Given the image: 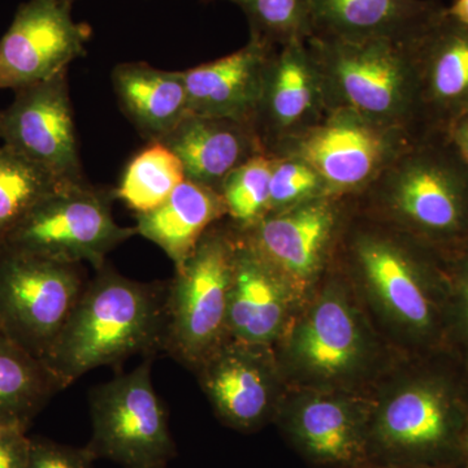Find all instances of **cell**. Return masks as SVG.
<instances>
[{
	"instance_id": "1",
	"label": "cell",
	"mask_w": 468,
	"mask_h": 468,
	"mask_svg": "<svg viewBox=\"0 0 468 468\" xmlns=\"http://www.w3.org/2000/svg\"><path fill=\"white\" fill-rule=\"evenodd\" d=\"M332 266L347 280L371 322L399 356L448 351L452 288L441 252L362 214L350 197Z\"/></svg>"
},
{
	"instance_id": "2",
	"label": "cell",
	"mask_w": 468,
	"mask_h": 468,
	"mask_svg": "<svg viewBox=\"0 0 468 468\" xmlns=\"http://www.w3.org/2000/svg\"><path fill=\"white\" fill-rule=\"evenodd\" d=\"M367 396L369 467L466 468L468 371L451 353L403 356Z\"/></svg>"
},
{
	"instance_id": "3",
	"label": "cell",
	"mask_w": 468,
	"mask_h": 468,
	"mask_svg": "<svg viewBox=\"0 0 468 468\" xmlns=\"http://www.w3.org/2000/svg\"><path fill=\"white\" fill-rule=\"evenodd\" d=\"M273 349L289 388L335 392H368L403 358L332 264Z\"/></svg>"
},
{
	"instance_id": "4",
	"label": "cell",
	"mask_w": 468,
	"mask_h": 468,
	"mask_svg": "<svg viewBox=\"0 0 468 468\" xmlns=\"http://www.w3.org/2000/svg\"><path fill=\"white\" fill-rule=\"evenodd\" d=\"M350 197L362 214L443 255L468 246V163L443 132L419 137Z\"/></svg>"
},
{
	"instance_id": "5",
	"label": "cell",
	"mask_w": 468,
	"mask_h": 468,
	"mask_svg": "<svg viewBox=\"0 0 468 468\" xmlns=\"http://www.w3.org/2000/svg\"><path fill=\"white\" fill-rule=\"evenodd\" d=\"M165 292L104 264L86 284L43 363L66 389L91 369L162 350Z\"/></svg>"
},
{
	"instance_id": "6",
	"label": "cell",
	"mask_w": 468,
	"mask_h": 468,
	"mask_svg": "<svg viewBox=\"0 0 468 468\" xmlns=\"http://www.w3.org/2000/svg\"><path fill=\"white\" fill-rule=\"evenodd\" d=\"M414 39L345 42L310 37L306 42L322 75L326 111L347 110L377 124L427 134Z\"/></svg>"
},
{
	"instance_id": "7",
	"label": "cell",
	"mask_w": 468,
	"mask_h": 468,
	"mask_svg": "<svg viewBox=\"0 0 468 468\" xmlns=\"http://www.w3.org/2000/svg\"><path fill=\"white\" fill-rule=\"evenodd\" d=\"M239 232L229 218L214 224L175 270L165 303L162 350L196 371L228 335V306Z\"/></svg>"
},
{
	"instance_id": "8",
	"label": "cell",
	"mask_w": 468,
	"mask_h": 468,
	"mask_svg": "<svg viewBox=\"0 0 468 468\" xmlns=\"http://www.w3.org/2000/svg\"><path fill=\"white\" fill-rule=\"evenodd\" d=\"M91 439L97 460L124 468H167L176 443L167 410L151 381V360L95 388L90 396Z\"/></svg>"
},
{
	"instance_id": "9",
	"label": "cell",
	"mask_w": 468,
	"mask_h": 468,
	"mask_svg": "<svg viewBox=\"0 0 468 468\" xmlns=\"http://www.w3.org/2000/svg\"><path fill=\"white\" fill-rule=\"evenodd\" d=\"M110 201V194L86 181L58 186L24 218L2 248L64 263L88 261L100 270L113 249L137 234L135 228L116 223Z\"/></svg>"
},
{
	"instance_id": "10",
	"label": "cell",
	"mask_w": 468,
	"mask_h": 468,
	"mask_svg": "<svg viewBox=\"0 0 468 468\" xmlns=\"http://www.w3.org/2000/svg\"><path fill=\"white\" fill-rule=\"evenodd\" d=\"M86 284L80 264L0 249V334L43 362Z\"/></svg>"
},
{
	"instance_id": "11",
	"label": "cell",
	"mask_w": 468,
	"mask_h": 468,
	"mask_svg": "<svg viewBox=\"0 0 468 468\" xmlns=\"http://www.w3.org/2000/svg\"><path fill=\"white\" fill-rule=\"evenodd\" d=\"M419 137L351 111L332 110L313 128L277 144L270 156L304 160L322 176L329 194L356 196Z\"/></svg>"
},
{
	"instance_id": "12",
	"label": "cell",
	"mask_w": 468,
	"mask_h": 468,
	"mask_svg": "<svg viewBox=\"0 0 468 468\" xmlns=\"http://www.w3.org/2000/svg\"><path fill=\"white\" fill-rule=\"evenodd\" d=\"M349 211L350 196L328 194L270 212L255 226L237 230L302 303L328 272Z\"/></svg>"
},
{
	"instance_id": "13",
	"label": "cell",
	"mask_w": 468,
	"mask_h": 468,
	"mask_svg": "<svg viewBox=\"0 0 468 468\" xmlns=\"http://www.w3.org/2000/svg\"><path fill=\"white\" fill-rule=\"evenodd\" d=\"M367 392L289 388L275 423L289 446L316 468H368Z\"/></svg>"
},
{
	"instance_id": "14",
	"label": "cell",
	"mask_w": 468,
	"mask_h": 468,
	"mask_svg": "<svg viewBox=\"0 0 468 468\" xmlns=\"http://www.w3.org/2000/svg\"><path fill=\"white\" fill-rule=\"evenodd\" d=\"M218 420L242 433L275 423L289 387L272 346L228 338L194 371Z\"/></svg>"
},
{
	"instance_id": "15",
	"label": "cell",
	"mask_w": 468,
	"mask_h": 468,
	"mask_svg": "<svg viewBox=\"0 0 468 468\" xmlns=\"http://www.w3.org/2000/svg\"><path fill=\"white\" fill-rule=\"evenodd\" d=\"M67 70L18 89L0 111V144L48 172L60 184L85 183Z\"/></svg>"
},
{
	"instance_id": "16",
	"label": "cell",
	"mask_w": 468,
	"mask_h": 468,
	"mask_svg": "<svg viewBox=\"0 0 468 468\" xmlns=\"http://www.w3.org/2000/svg\"><path fill=\"white\" fill-rule=\"evenodd\" d=\"M70 7L61 0H29L20 5L0 38V90L46 81L84 57L91 29L73 20Z\"/></svg>"
},
{
	"instance_id": "17",
	"label": "cell",
	"mask_w": 468,
	"mask_h": 468,
	"mask_svg": "<svg viewBox=\"0 0 468 468\" xmlns=\"http://www.w3.org/2000/svg\"><path fill=\"white\" fill-rule=\"evenodd\" d=\"M326 112L322 75L307 42L275 48L252 120L267 155L277 144L318 124Z\"/></svg>"
},
{
	"instance_id": "18",
	"label": "cell",
	"mask_w": 468,
	"mask_h": 468,
	"mask_svg": "<svg viewBox=\"0 0 468 468\" xmlns=\"http://www.w3.org/2000/svg\"><path fill=\"white\" fill-rule=\"evenodd\" d=\"M428 133L468 113V27L446 7L412 41Z\"/></svg>"
},
{
	"instance_id": "19",
	"label": "cell",
	"mask_w": 468,
	"mask_h": 468,
	"mask_svg": "<svg viewBox=\"0 0 468 468\" xmlns=\"http://www.w3.org/2000/svg\"><path fill=\"white\" fill-rule=\"evenodd\" d=\"M300 306L291 286L239 233L228 306L230 340L273 347Z\"/></svg>"
},
{
	"instance_id": "20",
	"label": "cell",
	"mask_w": 468,
	"mask_h": 468,
	"mask_svg": "<svg viewBox=\"0 0 468 468\" xmlns=\"http://www.w3.org/2000/svg\"><path fill=\"white\" fill-rule=\"evenodd\" d=\"M276 46L250 36L233 54L183 70L189 115L251 122Z\"/></svg>"
},
{
	"instance_id": "21",
	"label": "cell",
	"mask_w": 468,
	"mask_h": 468,
	"mask_svg": "<svg viewBox=\"0 0 468 468\" xmlns=\"http://www.w3.org/2000/svg\"><path fill=\"white\" fill-rule=\"evenodd\" d=\"M443 8L437 0H310L311 37L411 41Z\"/></svg>"
},
{
	"instance_id": "22",
	"label": "cell",
	"mask_w": 468,
	"mask_h": 468,
	"mask_svg": "<svg viewBox=\"0 0 468 468\" xmlns=\"http://www.w3.org/2000/svg\"><path fill=\"white\" fill-rule=\"evenodd\" d=\"M162 144L180 159L187 180L218 193L230 172L266 154L251 122L221 117L187 115Z\"/></svg>"
},
{
	"instance_id": "23",
	"label": "cell",
	"mask_w": 468,
	"mask_h": 468,
	"mask_svg": "<svg viewBox=\"0 0 468 468\" xmlns=\"http://www.w3.org/2000/svg\"><path fill=\"white\" fill-rule=\"evenodd\" d=\"M112 86L122 112L149 143H162L189 115L183 70L122 63L113 68Z\"/></svg>"
},
{
	"instance_id": "24",
	"label": "cell",
	"mask_w": 468,
	"mask_h": 468,
	"mask_svg": "<svg viewBox=\"0 0 468 468\" xmlns=\"http://www.w3.org/2000/svg\"><path fill=\"white\" fill-rule=\"evenodd\" d=\"M135 217L137 234L158 245L177 270L203 234L227 218V209L218 190L185 178L167 201Z\"/></svg>"
},
{
	"instance_id": "25",
	"label": "cell",
	"mask_w": 468,
	"mask_h": 468,
	"mask_svg": "<svg viewBox=\"0 0 468 468\" xmlns=\"http://www.w3.org/2000/svg\"><path fill=\"white\" fill-rule=\"evenodd\" d=\"M60 390L58 378L41 359L0 334V424L27 432Z\"/></svg>"
},
{
	"instance_id": "26",
	"label": "cell",
	"mask_w": 468,
	"mask_h": 468,
	"mask_svg": "<svg viewBox=\"0 0 468 468\" xmlns=\"http://www.w3.org/2000/svg\"><path fill=\"white\" fill-rule=\"evenodd\" d=\"M185 178L183 165L172 150L150 143L126 165L115 196L135 215L144 214L167 201Z\"/></svg>"
},
{
	"instance_id": "27",
	"label": "cell",
	"mask_w": 468,
	"mask_h": 468,
	"mask_svg": "<svg viewBox=\"0 0 468 468\" xmlns=\"http://www.w3.org/2000/svg\"><path fill=\"white\" fill-rule=\"evenodd\" d=\"M63 185L68 184L0 144V248L34 207Z\"/></svg>"
},
{
	"instance_id": "28",
	"label": "cell",
	"mask_w": 468,
	"mask_h": 468,
	"mask_svg": "<svg viewBox=\"0 0 468 468\" xmlns=\"http://www.w3.org/2000/svg\"><path fill=\"white\" fill-rule=\"evenodd\" d=\"M272 156H254L227 176L220 187L227 218L239 230L260 223L271 212Z\"/></svg>"
},
{
	"instance_id": "29",
	"label": "cell",
	"mask_w": 468,
	"mask_h": 468,
	"mask_svg": "<svg viewBox=\"0 0 468 468\" xmlns=\"http://www.w3.org/2000/svg\"><path fill=\"white\" fill-rule=\"evenodd\" d=\"M250 24V36L272 46L307 41L311 37L310 0H228Z\"/></svg>"
},
{
	"instance_id": "30",
	"label": "cell",
	"mask_w": 468,
	"mask_h": 468,
	"mask_svg": "<svg viewBox=\"0 0 468 468\" xmlns=\"http://www.w3.org/2000/svg\"><path fill=\"white\" fill-rule=\"evenodd\" d=\"M328 194L325 181L309 163L295 156H272L271 212Z\"/></svg>"
},
{
	"instance_id": "31",
	"label": "cell",
	"mask_w": 468,
	"mask_h": 468,
	"mask_svg": "<svg viewBox=\"0 0 468 468\" xmlns=\"http://www.w3.org/2000/svg\"><path fill=\"white\" fill-rule=\"evenodd\" d=\"M445 260L452 288L446 349L468 371V246Z\"/></svg>"
},
{
	"instance_id": "32",
	"label": "cell",
	"mask_w": 468,
	"mask_h": 468,
	"mask_svg": "<svg viewBox=\"0 0 468 468\" xmlns=\"http://www.w3.org/2000/svg\"><path fill=\"white\" fill-rule=\"evenodd\" d=\"M95 458L85 448L61 445L42 437H30L27 468H94Z\"/></svg>"
},
{
	"instance_id": "33",
	"label": "cell",
	"mask_w": 468,
	"mask_h": 468,
	"mask_svg": "<svg viewBox=\"0 0 468 468\" xmlns=\"http://www.w3.org/2000/svg\"><path fill=\"white\" fill-rule=\"evenodd\" d=\"M30 437L23 431L0 436V468H27Z\"/></svg>"
},
{
	"instance_id": "34",
	"label": "cell",
	"mask_w": 468,
	"mask_h": 468,
	"mask_svg": "<svg viewBox=\"0 0 468 468\" xmlns=\"http://www.w3.org/2000/svg\"><path fill=\"white\" fill-rule=\"evenodd\" d=\"M445 133L468 163V113L455 120Z\"/></svg>"
},
{
	"instance_id": "35",
	"label": "cell",
	"mask_w": 468,
	"mask_h": 468,
	"mask_svg": "<svg viewBox=\"0 0 468 468\" xmlns=\"http://www.w3.org/2000/svg\"><path fill=\"white\" fill-rule=\"evenodd\" d=\"M446 14L468 27V0H454L451 7H446Z\"/></svg>"
},
{
	"instance_id": "36",
	"label": "cell",
	"mask_w": 468,
	"mask_h": 468,
	"mask_svg": "<svg viewBox=\"0 0 468 468\" xmlns=\"http://www.w3.org/2000/svg\"><path fill=\"white\" fill-rule=\"evenodd\" d=\"M14 431H21V430H16V428H11V427L3 426V424H0V436L5 435V433L14 432ZM23 432H26V431H23Z\"/></svg>"
},
{
	"instance_id": "37",
	"label": "cell",
	"mask_w": 468,
	"mask_h": 468,
	"mask_svg": "<svg viewBox=\"0 0 468 468\" xmlns=\"http://www.w3.org/2000/svg\"><path fill=\"white\" fill-rule=\"evenodd\" d=\"M369 468H412V467H369Z\"/></svg>"
},
{
	"instance_id": "38",
	"label": "cell",
	"mask_w": 468,
	"mask_h": 468,
	"mask_svg": "<svg viewBox=\"0 0 468 468\" xmlns=\"http://www.w3.org/2000/svg\"><path fill=\"white\" fill-rule=\"evenodd\" d=\"M61 2H66L69 3V5H72V3L75 2V0H61Z\"/></svg>"
},
{
	"instance_id": "39",
	"label": "cell",
	"mask_w": 468,
	"mask_h": 468,
	"mask_svg": "<svg viewBox=\"0 0 468 468\" xmlns=\"http://www.w3.org/2000/svg\"><path fill=\"white\" fill-rule=\"evenodd\" d=\"M466 468H468V435H467V466Z\"/></svg>"
}]
</instances>
